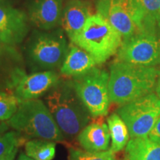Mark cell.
<instances>
[{"mask_svg":"<svg viewBox=\"0 0 160 160\" xmlns=\"http://www.w3.org/2000/svg\"><path fill=\"white\" fill-rule=\"evenodd\" d=\"M69 160H116L111 150L100 152H88L74 148H69Z\"/></svg>","mask_w":160,"mask_h":160,"instance_id":"obj_22","label":"cell"},{"mask_svg":"<svg viewBox=\"0 0 160 160\" xmlns=\"http://www.w3.org/2000/svg\"><path fill=\"white\" fill-rule=\"evenodd\" d=\"M122 35L99 13L92 14L72 43L91 54L97 65L105 62L117 53Z\"/></svg>","mask_w":160,"mask_h":160,"instance_id":"obj_5","label":"cell"},{"mask_svg":"<svg viewBox=\"0 0 160 160\" xmlns=\"http://www.w3.org/2000/svg\"><path fill=\"white\" fill-rule=\"evenodd\" d=\"M92 15L91 5L83 0H70L63 8L62 28L71 42L77 37Z\"/></svg>","mask_w":160,"mask_h":160,"instance_id":"obj_14","label":"cell"},{"mask_svg":"<svg viewBox=\"0 0 160 160\" xmlns=\"http://www.w3.org/2000/svg\"><path fill=\"white\" fill-rule=\"evenodd\" d=\"M97 13L107 20L123 39L139 31L131 0H97Z\"/></svg>","mask_w":160,"mask_h":160,"instance_id":"obj_9","label":"cell"},{"mask_svg":"<svg viewBox=\"0 0 160 160\" xmlns=\"http://www.w3.org/2000/svg\"><path fill=\"white\" fill-rule=\"evenodd\" d=\"M68 49L62 28L34 29L25 44V63L33 72L54 71L61 68Z\"/></svg>","mask_w":160,"mask_h":160,"instance_id":"obj_3","label":"cell"},{"mask_svg":"<svg viewBox=\"0 0 160 160\" xmlns=\"http://www.w3.org/2000/svg\"><path fill=\"white\" fill-rule=\"evenodd\" d=\"M111 135L108 124L100 120L86 125L77 136L79 145L88 152L107 151Z\"/></svg>","mask_w":160,"mask_h":160,"instance_id":"obj_15","label":"cell"},{"mask_svg":"<svg viewBox=\"0 0 160 160\" xmlns=\"http://www.w3.org/2000/svg\"><path fill=\"white\" fill-rule=\"evenodd\" d=\"M108 126L111 135V151L118 153L123 150L129 142L130 133L127 125L122 119L116 112L107 119Z\"/></svg>","mask_w":160,"mask_h":160,"instance_id":"obj_19","label":"cell"},{"mask_svg":"<svg viewBox=\"0 0 160 160\" xmlns=\"http://www.w3.org/2000/svg\"><path fill=\"white\" fill-rule=\"evenodd\" d=\"M7 123L23 139H43L55 142L65 140L48 108L41 99L21 102L17 111Z\"/></svg>","mask_w":160,"mask_h":160,"instance_id":"obj_4","label":"cell"},{"mask_svg":"<svg viewBox=\"0 0 160 160\" xmlns=\"http://www.w3.org/2000/svg\"><path fill=\"white\" fill-rule=\"evenodd\" d=\"M148 137L153 141L160 144V116L159 119H157V122L153 126V129L151 130Z\"/></svg>","mask_w":160,"mask_h":160,"instance_id":"obj_24","label":"cell"},{"mask_svg":"<svg viewBox=\"0 0 160 160\" xmlns=\"http://www.w3.org/2000/svg\"><path fill=\"white\" fill-rule=\"evenodd\" d=\"M17 160H33V159H32L31 158L28 157V156L25 154V153H24V152L22 151V152H20Z\"/></svg>","mask_w":160,"mask_h":160,"instance_id":"obj_27","label":"cell"},{"mask_svg":"<svg viewBox=\"0 0 160 160\" xmlns=\"http://www.w3.org/2000/svg\"><path fill=\"white\" fill-rule=\"evenodd\" d=\"M97 65L91 54L71 42L69 45L67 56L60 68V72L65 77L74 78L85 74Z\"/></svg>","mask_w":160,"mask_h":160,"instance_id":"obj_16","label":"cell"},{"mask_svg":"<svg viewBox=\"0 0 160 160\" xmlns=\"http://www.w3.org/2000/svg\"><path fill=\"white\" fill-rule=\"evenodd\" d=\"M23 138L15 131H7L0 137V158L8 155L18 149Z\"/></svg>","mask_w":160,"mask_h":160,"instance_id":"obj_23","label":"cell"},{"mask_svg":"<svg viewBox=\"0 0 160 160\" xmlns=\"http://www.w3.org/2000/svg\"><path fill=\"white\" fill-rule=\"evenodd\" d=\"M9 128L7 122H0V137L5 133Z\"/></svg>","mask_w":160,"mask_h":160,"instance_id":"obj_25","label":"cell"},{"mask_svg":"<svg viewBox=\"0 0 160 160\" xmlns=\"http://www.w3.org/2000/svg\"><path fill=\"white\" fill-rule=\"evenodd\" d=\"M25 61L15 47L0 44V77L2 87L8 91L13 90L26 73Z\"/></svg>","mask_w":160,"mask_h":160,"instance_id":"obj_13","label":"cell"},{"mask_svg":"<svg viewBox=\"0 0 160 160\" xmlns=\"http://www.w3.org/2000/svg\"><path fill=\"white\" fill-rule=\"evenodd\" d=\"M26 13L36 29L50 31L61 25L62 0H27Z\"/></svg>","mask_w":160,"mask_h":160,"instance_id":"obj_11","label":"cell"},{"mask_svg":"<svg viewBox=\"0 0 160 160\" xmlns=\"http://www.w3.org/2000/svg\"><path fill=\"white\" fill-rule=\"evenodd\" d=\"M60 79L55 71L33 72L24 76L13 93L21 102L37 99L47 94Z\"/></svg>","mask_w":160,"mask_h":160,"instance_id":"obj_12","label":"cell"},{"mask_svg":"<svg viewBox=\"0 0 160 160\" xmlns=\"http://www.w3.org/2000/svg\"><path fill=\"white\" fill-rule=\"evenodd\" d=\"M1 4H11V0H0V5Z\"/></svg>","mask_w":160,"mask_h":160,"instance_id":"obj_29","label":"cell"},{"mask_svg":"<svg viewBox=\"0 0 160 160\" xmlns=\"http://www.w3.org/2000/svg\"><path fill=\"white\" fill-rule=\"evenodd\" d=\"M45 104L65 139L77 137L91 117L76 91L73 79H60L45 97Z\"/></svg>","mask_w":160,"mask_h":160,"instance_id":"obj_1","label":"cell"},{"mask_svg":"<svg viewBox=\"0 0 160 160\" xmlns=\"http://www.w3.org/2000/svg\"><path fill=\"white\" fill-rule=\"evenodd\" d=\"M160 70L116 60L110 67L111 102L122 105L153 93Z\"/></svg>","mask_w":160,"mask_h":160,"instance_id":"obj_2","label":"cell"},{"mask_svg":"<svg viewBox=\"0 0 160 160\" xmlns=\"http://www.w3.org/2000/svg\"><path fill=\"white\" fill-rule=\"evenodd\" d=\"M156 92H157V95L159 97L160 99V76L159 77V79L157 80V86H156Z\"/></svg>","mask_w":160,"mask_h":160,"instance_id":"obj_28","label":"cell"},{"mask_svg":"<svg viewBox=\"0 0 160 160\" xmlns=\"http://www.w3.org/2000/svg\"><path fill=\"white\" fill-rule=\"evenodd\" d=\"M25 153L33 160H52L55 157L56 142L43 139L27 140Z\"/></svg>","mask_w":160,"mask_h":160,"instance_id":"obj_20","label":"cell"},{"mask_svg":"<svg viewBox=\"0 0 160 160\" xmlns=\"http://www.w3.org/2000/svg\"><path fill=\"white\" fill-rule=\"evenodd\" d=\"M117 60L146 67L160 65V37L155 29H146L123 39Z\"/></svg>","mask_w":160,"mask_h":160,"instance_id":"obj_8","label":"cell"},{"mask_svg":"<svg viewBox=\"0 0 160 160\" xmlns=\"http://www.w3.org/2000/svg\"><path fill=\"white\" fill-rule=\"evenodd\" d=\"M31 22L26 12L11 4L0 5V44L16 46L26 39Z\"/></svg>","mask_w":160,"mask_h":160,"instance_id":"obj_10","label":"cell"},{"mask_svg":"<svg viewBox=\"0 0 160 160\" xmlns=\"http://www.w3.org/2000/svg\"><path fill=\"white\" fill-rule=\"evenodd\" d=\"M139 31L155 29L160 14V0H131Z\"/></svg>","mask_w":160,"mask_h":160,"instance_id":"obj_18","label":"cell"},{"mask_svg":"<svg viewBox=\"0 0 160 160\" xmlns=\"http://www.w3.org/2000/svg\"><path fill=\"white\" fill-rule=\"evenodd\" d=\"M73 82L91 117H105L108 113L109 73L105 70L94 67L85 74L73 78Z\"/></svg>","mask_w":160,"mask_h":160,"instance_id":"obj_6","label":"cell"},{"mask_svg":"<svg viewBox=\"0 0 160 160\" xmlns=\"http://www.w3.org/2000/svg\"><path fill=\"white\" fill-rule=\"evenodd\" d=\"M21 101L8 91H0V122H7L17 111Z\"/></svg>","mask_w":160,"mask_h":160,"instance_id":"obj_21","label":"cell"},{"mask_svg":"<svg viewBox=\"0 0 160 160\" xmlns=\"http://www.w3.org/2000/svg\"><path fill=\"white\" fill-rule=\"evenodd\" d=\"M125 160H160V144L148 137L131 138L125 147Z\"/></svg>","mask_w":160,"mask_h":160,"instance_id":"obj_17","label":"cell"},{"mask_svg":"<svg viewBox=\"0 0 160 160\" xmlns=\"http://www.w3.org/2000/svg\"><path fill=\"white\" fill-rule=\"evenodd\" d=\"M17 151H18V149H16L15 151H13L12 153H9L8 155L0 158V160H14L16 156H17Z\"/></svg>","mask_w":160,"mask_h":160,"instance_id":"obj_26","label":"cell"},{"mask_svg":"<svg viewBox=\"0 0 160 160\" xmlns=\"http://www.w3.org/2000/svg\"><path fill=\"white\" fill-rule=\"evenodd\" d=\"M158 25L160 27V14H159V19H158Z\"/></svg>","mask_w":160,"mask_h":160,"instance_id":"obj_30","label":"cell"},{"mask_svg":"<svg viewBox=\"0 0 160 160\" xmlns=\"http://www.w3.org/2000/svg\"><path fill=\"white\" fill-rule=\"evenodd\" d=\"M116 112L125 122L131 138L148 137L160 116V99L151 93L120 105Z\"/></svg>","mask_w":160,"mask_h":160,"instance_id":"obj_7","label":"cell"}]
</instances>
